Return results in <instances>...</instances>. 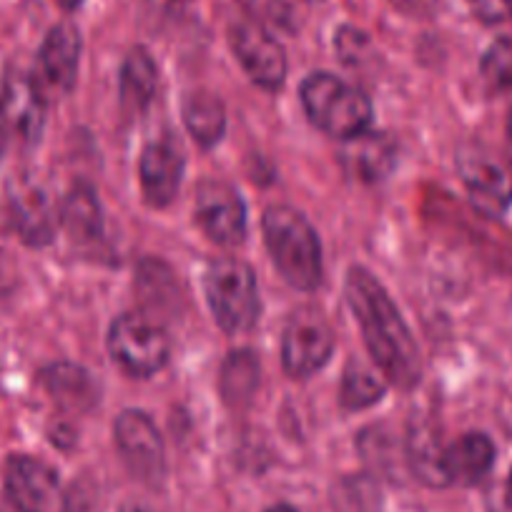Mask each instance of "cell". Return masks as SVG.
Returning <instances> with one entry per match:
<instances>
[{
	"label": "cell",
	"instance_id": "cell-1",
	"mask_svg": "<svg viewBox=\"0 0 512 512\" xmlns=\"http://www.w3.org/2000/svg\"><path fill=\"white\" fill-rule=\"evenodd\" d=\"M347 302L384 379L412 390L420 382V352L390 294L367 269L352 267L347 274Z\"/></svg>",
	"mask_w": 512,
	"mask_h": 512
},
{
	"label": "cell",
	"instance_id": "cell-2",
	"mask_svg": "<svg viewBox=\"0 0 512 512\" xmlns=\"http://www.w3.org/2000/svg\"><path fill=\"white\" fill-rule=\"evenodd\" d=\"M274 267L294 289L312 292L322 282V246L317 231L292 206H272L262 219Z\"/></svg>",
	"mask_w": 512,
	"mask_h": 512
},
{
	"label": "cell",
	"instance_id": "cell-3",
	"mask_svg": "<svg viewBox=\"0 0 512 512\" xmlns=\"http://www.w3.org/2000/svg\"><path fill=\"white\" fill-rule=\"evenodd\" d=\"M302 103L309 121L334 139H352L369 131L372 123L369 98L332 73H312L304 78Z\"/></svg>",
	"mask_w": 512,
	"mask_h": 512
},
{
	"label": "cell",
	"instance_id": "cell-4",
	"mask_svg": "<svg viewBox=\"0 0 512 512\" xmlns=\"http://www.w3.org/2000/svg\"><path fill=\"white\" fill-rule=\"evenodd\" d=\"M204 294L216 324L229 334L249 332L259 319L256 277L241 259H216L204 274Z\"/></svg>",
	"mask_w": 512,
	"mask_h": 512
},
{
	"label": "cell",
	"instance_id": "cell-5",
	"mask_svg": "<svg viewBox=\"0 0 512 512\" xmlns=\"http://www.w3.org/2000/svg\"><path fill=\"white\" fill-rule=\"evenodd\" d=\"M108 352L131 377H151L169 362L171 342L156 319L144 314H121L108 332Z\"/></svg>",
	"mask_w": 512,
	"mask_h": 512
},
{
	"label": "cell",
	"instance_id": "cell-6",
	"mask_svg": "<svg viewBox=\"0 0 512 512\" xmlns=\"http://www.w3.org/2000/svg\"><path fill=\"white\" fill-rule=\"evenodd\" d=\"M457 171L477 209L500 216L512 204V161L485 146H465L457 154Z\"/></svg>",
	"mask_w": 512,
	"mask_h": 512
},
{
	"label": "cell",
	"instance_id": "cell-7",
	"mask_svg": "<svg viewBox=\"0 0 512 512\" xmlns=\"http://www.w3.org/2000/svg\"><path fill=\"white\" fill-rule=\"evenodd\" d=\"M334 352V334L317 309H299L289 319L282 337V364L292 379L312 377L329 362Z\"/></svg>",
	"mask_w": 512,
	"mask_h": 512
},
{
	"label": "cell",
	"instance_id": "cell-8",
	"mask_svg": "<svg viewBox=\"0 0 512 512\" xmlns=\"http://www.w3.org/2000/svg\"><path fill=\"white\" fill-rule=\"evenodd\" d=\"M58 475L51 465L28 455H13L3 475L0 512H56Z\"/></svg>",
	"mask_w": 512,
	"mask_h": 512
},
{
	"label": "cell",
	"instance_id": "cell-9",
	"mask_svg": "<svg viewBox=\"0 0 512 512\" xmlns=\"http://www.w3.org/2000/svg\"><path fill=\"white\" fill-rule=\"evenodd\" d=\"M229 43L236 61L251 81L264 91H279L287 78V56L277 38L256 23H234L229 28Z\"/></svg>",
	"mask_w": 512,
	"mask_h": 512
},
{
	"label": "cell",
	"instance_id": "cell-10",
	"mask_svg": "<svg viewBox=\"0 0 512 512\" xmlns=\"http://www.w3.org/2000/svg\"><path fill=\"white\" fill-rule=\"evenodd\" d=\"M194 219L211 241L221 246H236L246 234V209L239 191L226 181L206 179L196 189Z\"/></svg>",
	"mask_w": 512,
	"mask_h": 512
},
{
	"label": "cell",
	"instance_id": "cell-11",
	"mask_svg": "<svg viewBox=\"0 0 512 512\" xmlns=\"http://www.w3.org/2000/svg\"><path fill=\"white\" fill-rule=\"evenodd\" d=\"M113 437H116L118 452L136 477L146 482L161 480L166 467L164 440L149 415L126 410L113 425Z\"/></svg>",
	"mask_w": 512,
	"mask_h": 512
},
{
	"label": "cell",
	"instance_id": "cell-12",
	"mask_svg": "<svg viewBox=\"0 0 512 512\" xmlns=\"http://www.w3.org/2000/svg\"><path fill=\"white\" fill-rule=\"evenodd\" d=\"M0 113L6 121L8 136L21 144H38L46 126V93L28 73H11L0 88Z\"/></svg>",
	"mask_w": 512,
	"mask_h": 512
},
{
	"label": "cell",
	"instance_id": "cell-13",
	"mask_svg": "<svg viewBox=\"0 0 512 512\" xmlns=\"http://www.w3.org/2000/svg\"><path fill=\"white\" fill-rule=\"evenodd\" d=\"M8 209H11L13 226L28 246L51 244L61 216L48 191L36 179L18 176L8 186Z\"/></svg>",
	"mask_w": 512,
	"mask_h": 512
},
{
	"label": "cell",
	"instance_id": "cell-14",
	"mask_svg": "<svg viewBox=\"0 0 512 512\" xmlns=\"http://www.w3.org/2000/svg\"><path fill=\"white\" fill-rule=\"evenodd\" d=\"M78 61H81V33L71 23H58L51 28L38 51L36 83L46 91L68 93L76 83Z\"/></svg>",
	"mask_w": 512,
	"mask_h": 512
},
{
	"label": "cell",
	"instance_id": "cell-15",
	"mask_svg": "<svg viewBox=\"0 0 512 512\" xmlns=\"http://www.w3.org/2000/svg\"><path fill=\"white\" fill-rule=\"evenodd\" d=\"M141 191L151 206H166L179 194L184 159L169 141H154L144 149L139 164Z\"/></svg>",
	"mask_w": 512,
	"mask_h": 512
},
{
	"label": "cell",
	"instance_id": "cell-16",
	"mask_svg": "<svg viewBox=\"0 0 512 512\" xmlns=\"http://www.w3.org/2000/svg\"><path fill=\"white\" fill-rule=\"evenodd\" d=\"M397 151L392 139L384 134H372V131H362V134L352 136L344 141L342 146V164L354 179L367 181H382L384 176L395 169Z\"/></svg>",
	"mask_w": 512,
	"mask_h": 512
},
{
	"label": "cell",
	"instance_id": "cell-17",
	"mask_svg": "<svg viewBox=\"0 0 512 512\" xmlns=\"http://www.w3.org/2000/svg\"><path fill=\"white\" fill-rule=\"evenodd\" d=\"M61 224L78 249H93L103 239V214L96 191L88 184H73L61 204Z\"/></svg>",
	"mask_w": 512,
	"mask_h": 512
},
{
	"label": "cell",
	"instance_id": "cell-18",
	"mask_svg": "<svg viewBox=\"0 0 512 512\" xmlns=\"http://www.w3.org/2000/svg\"><path fill=\"white\" fill-rule=\"evenodd\" d=\"M492 462H495V445L490 437L480 435V432L462 435L442 452V470H445L447 485L450 482L477 485L492 470Z\"/></svg>",
	"mask_w": 512,
	"mask_h": 512
},
{
	"label": "cell",
	"instance_id": "cell-19",
	"mask_svg": "<svg viewBox=\"0 0 512 512\" xmlns=\"http://www.w3.org/2000/svg\"><path fill=\"white\" fill-rule=\"evenodd\" d=\"M41 382L53 402H58L63 410L83 412L96 402V387H93L91 377L76 364H51L48 369H43Z\"/></svg>",
	"mask_w": 512,
	"mask_h": 512
},
{
	"label": "cell",
	"instance_id": "cell-20",
	"mask_svg": "<svg viewBox=\"0 0 512 512\" xmlns=\"http://www.w3.org/2000/svg\"><path fill=\"white\" fill-rule=\"evenodd\" d=\"M159 83L154 58L144 48L128 53L121 68V106L126 113H141L151 103Z\"/></svg>",
	"mask_w": 512,
	"mask_h": 512
},
{
	"label": "cell",
	"instance_id": "cell-21",
	"mask_svg": "<svg viewBox=\"0 0 512 512\" xmlns=\"http://www.w3.org/2000/svg\"><path fill=\"white\" fill-rule=\"evenodd\" d=\"M181 113H184V123L196 144L204 146V149L219 144L226 128V111L219 96H214L209 91L189 93L184 98Z\"/></svg>",
	"mask_w": 512,
	"mask_h": 512
},
{
	"label": "cell",
	"instance_id": "cell-22",
	"mask_svg": "<svg viewBox=\"0 0 512 512\" xmlns=\"http://www.w3.org/2000/svg\"><path fill=\"white\" fill-rule=\"evenodd\" d=\"M259 384V362L251 352H234L221 372V392L231 405H244Z\"/></svg>",
	"mask_w": 512,
	"mask_h": 512
},
{
	"label": "cell",
	"instance_id": "cell-23",
	"mask_svg": "<svg viewBox=\"0 0 512 512\" xmlns=\"http://www.w3.org/2000/svg\"><path fill=\"white\" fill-rule=\"evenodd\" d=\"M384 395V382L374 372H369L362 364H349L344 369L342 379V405L347 410H364V407H372L374 402L382 400Z\"/></svg>",
	"mask_w": 512,
	"mask_h": 512
},
{
	"label": "cell",
	"instance_id": "cell-24",
	"mask_svg": "<svg viewBox=\"0 0 512 512\" xmlns=\"http://www.w3.org/2000/svg\"><path fill=\"white\" fill-rule=\"evenodd\" d=\"M482 81L490 91H512V38H497L480 63Z\"/></svg>",
	"mask_w": 512,
	"mask_h": 512
},
{
	"label": "cell",
	"instance_id": "cell-25",
	"mask_svg": "<svg viewBox=\"0 0 512 512\" xmlns=\"http://www.w3.org/2000/svg\"><path fill=\"white\" fill-rule=\"evenodd\" d=\"M239 6L244 8L251 23L267 28V31L269 28L284 33L297 31V18L287 0H239Z\"/></svg>",
	"mask_w": 512,
	"mask_h": 512
},
{
	"label": "cell",
	"instance_id": "cell-26",
	"mask_svg": "<svg viewBox=\"0 0 512 512\" xmlns=\"http://www.w3.org/2000/svg\"><path fill=\"white\" fill-rule=\"evenodd\" d=\"M482 23H502L512 16V0H467Z\"/></svg>",
	"mask_w": 512,
	"mask_h": 512
},
{
	"label": "cell",
	"instance_id": "cell-27",
	"mask_svg": "<svg viewBox=\"0 0 512 512\" xmlns=\"http://www.w3.org/2000/svg\"><path fill=\"white\" fill-rule=\"evenodd\" d=\"M390 6L412 18H427L435 11L437 0H390Z\"/></svg>",
	"mask_w": 512,
	"mask_h": 512
},
{
	"label": "cell",
	"instance_id": "cell-28",
	"mask_svg": "<svg viewBox=\"0 0 512 512\" xmlns=\"http://www.w3.org/2000/svg\"><path fill=\"white\" fill-rule=\"evenodd\" d=\"M149 3L154 8H159V11H164V13H179L181 8L189 6L191 0H149Z\"/></svg>",
	"mask_w": 512,
	"mask_h": 512
},
{
	"label": "cell",
	"instance_id": "cell-29",
	"mask_svg": "<svg viewBox=\"0 0 512 512\" xmlns=\"http://www.w3.org/2000/svg\"><path fill=\"white\" fill-rule=\"evenodd\" d=\"M492 512H512V505L500 495L497 500H492Z\"/></svg>",
	"mask_w": 512,
	"mask_h": 512
},
{
	"label": "cell",
	"instance_id": "cell-30",
	"mask_svg": "<svg viewBox=\"0 0 512 512\" xmlns=\"http://www.w3.org/2000/svg\"><path fill=\"white\" fill-rule=\"evenodd\" d=\"M56 3L63 8V11H76V8H81L86 0H56Z\"/></svg>",
	"mask_w": 512,
	"mask_h": 512
},
{
	"label": "cell",
	"instance_id": "cell-31",
	"mask_svg": "<svg viewBox=\"0 0 512 512\" xmlns=\"http://www.w3.org/2000/svg\"><path fill=\"white\" fill-rule=\"evenodd\" d=\"M118 512H151L146 505H139V502H126Z\"/></svg>",
	"mask_w": 512,
	"mask_h": 512
},
{
	"label": "cell",
	"instance_id": "cell-32",
	"mask_svg": "<svg viewBox=\"0 0 512 512\" xmlns=\"http://www.w3.org/2000/svg\"><path fill=\"white\" fill-rule=\"evenodd\" d=\"M6 139H8V128H6V121H3V113H0V151H3V146H6Z\"/></svg>",
	"mask_w": 512,
	"mask_h": 512
},
{
	"label": "cell",
	"instance_id": "cell-33",
	"mask_svg": "<svg viewBox=\"0 0 512 512\" xmlns=\"http://www.w3.org/2000/svg\"><path fill=\"white\" fill-rule=\"evenodd\" d=\"M502 497L512 505V470H510V477H507V485H505V492H502Z\"/></svg>",
	"mask_w": 512,
	"mask_h": 512
},
{
	"label": "cell",
	"instance_id": "cell-34",
	"mask_svg": "<svg viewBox=\"0 0 512 512\" xmlns=\"http://www.w3.org/2000/svg\"><path fill=\"white\" fill-rule=\"evenodd\" d=\"M267 512H299V510L292 505H274V507H269Z\"/></svg>",
	"mask_w": 512,
	"mask_h": 512
},
{
	"label": "cell",
	"instance_id": "cell-35",
	"mask_svg": "<svg viewBox=\"0 0 512 512\" xmlns=\"http://www.w3.org/2000/svg\"><path fill=\"white\" fill-rule=\"evenodd\" d=\"M507 146H510V161H512V111H510V118H507Z\"/></svg>",
	"mask_w": 512,
	"mask_h": 512
}]
</instances>
